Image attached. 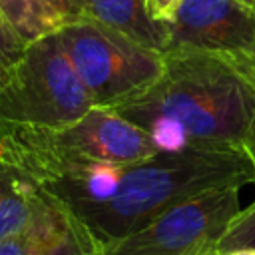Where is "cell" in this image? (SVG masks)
I'll list each match as a JSON object with an SVG mask.
<instances>
[{
    "instance_id": "6da1fadb",
    "label": "cell",
    "mask_w": 255,
    "mask_h": 255,
    "mask_svg": "<svg viewBox=\"0 0 255 255\" xmlns=\"http://www.w3.org/2000/svg\"><path fill=\"white\" fill-rule=\"evenodd\" d=\"M110 110L145 129L161 151H243L255 128V60L165 50L159 78Z\"/></svg>"
},
{
    "instance_id": "7a4b0ae2",
    "label": "cell",
    "mask_w": 255,
    "mask_h": 255,
    "mask_svg": "<svg viewBox=\"0 0 255 255\" xmlns=\"http://www.w3.org/2000/svg\"><path fill=\"white\" fill-rule=\"evenodd\" d=\"M247 183H255V169L245 151L195 147L159 151L126 165L108 199L70 211L104 243L143 227L189 197Z\"/></svg>"
},
{
    "instance_id": "3957f363",
    "label": "cell",
    "mask_w": 255,
    "mask_h": 255,
    "mask_svg": "<svg viewBox=\"0 0 255 255\" xmlns=\"http://www.w3.org/2000/svg\"><path fill=\"white\" fill-rule=\"evenodd\" d=\"M161 149L137 124L110 108H92L66 126L0 118V161L42 189L74 181L100 165H131Z\"/></svg>"
},
{
    "instance_id": "277c9868",
    "label": "cell",
    "mask_w": 255,
    "mask_h": 255,
    "mask_svg": "<svg viewBox=\"0 0 255 255\" xmlns=\"http://www.w3.org/2000/svg\"><path fill=\"white\" fill-rule=\"evenodd\" d=\"M92 108L96 104L56 32L28 44L0 84V118L8 122L66 126Z\"/></svg>"
},
{
    "instance_id": "5b68a950",
    "label": "cell",
    "mask_w": 255,
    "mask_h": 255,
    "mask_svg": "<svg viewBox=\"0 0 255 255\" xmlns=\"http://www.w3.org/2000/svg\"><path fill=\"white\" fill-rule=\"evenodd\" d=\"M58 42L100 108H112L153 84L163 70V52L145 48L92 18L56 30Z\"/></svg>"
},
{
    "instance_id": "8992f818",
    "label": "cell",
    "mask_w": 255,
    "mask_h": 255,
    "mask_svg": "<svg viewBox=\"0 0 255 255\" xmlns=\"http://www.w3.org/2000/svg\"><path fill=\"white\" fill-rule=\"evenodd\" d=\"M241 185L189 197L143 227L104 241V255H215L231 221L241 211Z\"/></svg>"
},
{
    "instance_id": "52a82bcc",
    "label": "cell",
    "mask_w": 255,
    "mask_h": 255,
    "mask_svg": "<svg viewBox=\"0 0 255 255\" xmlns=\"http://www.w3.org/2000/svg\"><path fill=\"white\" fill-rule=\"evenodd\" d=\"M167 28V48L255 60V6L245 0H183Z\"/></svg>"
},
{
    "instance_id": "ba28073f",
    "label": "cell",
    "mask_w": 255,
    "mask_h": 255,
    "mask_svg": "<svg viewBox=\"0 0 255 255\" xmlns=\"http://www.w3.org/2000/svg\"><path fill=\"white\" fill-rule=\"evenodd\" d=\"M52 205L40 185L0 161V239L32 227Z\"/></svg>"
},
{
    "instance_id": "9c48e42d",
    "label": "cell",
    "mask_w": 255,
    "mask_h": 255,
    "mask_svg": "<svg viewBox=\"0 0 255 255\" xmlns=\"http://www.w3.org/2000/svg\"><path fill=\"white\" fill-rule=\"evenodd\" d=\"M86 18L110 26L137 44L165 52L167 28L149 18L145 0H86Z\"/></svg>"
},
{
    "instance_id": "30bf717a",
    "label": "cell",
    "mask_w": 255,
    "mask_h": 255,
    "mask_svg": "<svg viewBox=\"0 0 255 255\" xmlns=\"http://www.w3.org/2000/svg\"><path fill=\"white\" fill-rule=\"evenodd\" d=\"M32 255H104V243L70 209L54 201Z\"/></svg>"
},
{
    "instance_id": "8fae6325",
    "label": "cell",
    "mask_w": 255,
    "mask_h": 255,
    "mask_svg": "<svg viewBox=\"0 0 255 255\" xmlns=\"http://www.w3.org/2000/svg\"><path fill=\"white\" fill-rule=\"evenodd\" d=\"M0 10L26 46L62 28L44 0H0Z\"/></svg>"
},
{
    "instance_id": "7c38bea8",
    "label": "cell",
    "mask_w": 255,
    "mask_h": 255,
    "mask_svg": "<svg viewBox=\"0 0 255 255\" xmlns=\"http://www.w3.org/2000/svg\"><path fill=\"white\" fill-rule=\"evenodd\" d=\"M24 50H26L24 40L14 32V28L8 24V20L4 18L0 10V74H2V80L6 78L8 70L20 60Z\"/></svg>"
},
{
    "instance_id": "4fadbf2b",
    "label": "cell",
    "mask_w": 255,
    "mask_h": 255,
    "mask_svg": "<svg viewBox=\"0 0 255 255\" xmlns=\"http://www.w3.org/2000/svg\"><path fill=\"white\" fill-rule=\"evenodd\" d=\"M52 199V197H50ZM54 203V201H52ZM52 209V205H50ZM48 209V211H50ZM48 211L32 225L28 227L26 231L22 233H16V235H10L6 239H0V255H32L34 247L38 245L40 241V235H42V225H44V217L48 215Z\"/></svg>"
},
{
    "instance_id": "5bb4252c",
    "label": "cell",
    "mask_w": 255,
    "mask_h": 255,
    "mask_svg": "<svg viewBox=\"0 0 255 255\" xmlns=\"http://www.w3.org/2000/svg\"><path fill=\"white\" fill-rule=\"evenodd\" d=\"M44 4L58 18L60 26L86 18V0H44Z\"/></svg>"
},
{
    "instance_id": "9a60e30c",
    "label": "cell",
    "mask_w": 255,
    "mask_h": 255,
    "mask_svg": "<svg viewBox=\"0 0 255 255\" xmlns=\"http://www.w3.org/2000/svg\"><path fill=\"white\" fill-rule=\"evenodd\" d=\"M181 2L183 0H145V10L151 20H155L159 24H167V22H171V18L177 12V8L181 6Z\"/></svg>"
},
{
    "instance_id": "2e32d148",
    "label": "cell",
    "mask_w": 255,
    "mask_h": 255,
    "mask_svg": "<svg viewBox=\"0 0 255 255\" xmlns=\"http://www.w3.org/2000/svg\"><path fill=\"white\" fill-rule=\"evenodd\" d=\"M243 151H245V155L249 157V161H251V165H253V169H255V128H253V131H251L249 139L245 141Z\"/></svg>"
},
{
    "instance_id": "e0dca14e",
    "label": "cell",
    "mask_w": 255,
    "mask_h": 255,
    "mask_svg": "<svg viewBox=\"0 0 255 255\" xmlns=\"http://www.w3.org/2000/svg\"><path fill=\"white\" fill-rule=\"evenodd\" d=\"M215 255H255V247H235V249H223Z\"/></svg>"
},
{
    "instance_id": "ac0fdd59",
    "label": "cell",
    "mask_w": 255,
    "mask_h": 255,
    "mask_svg": "<svg viewBox=\"0 0 255 255\" xmlns=\"http://www.w3.org/2000/svg\"><path fill=\"white\" fill-rule=\"evenodd\" d=\"M247 4H251V6H255V0H245Z\"/></svg>"
},
{
    "instance_id": "d6986e66",
    "label": "cell",
    "mask_w": 255,
    "mask_h": 255,
    "mask_svg": "<svg viewBox=\"0 0 255 255\" xmlns=\"http://www.w3.org/2000/svg\"><path fill=\"white\" fill-rule=\"evenodd\" d=\"M0 82H2V74H0Z\"/></svg>"
}]
</instances>
